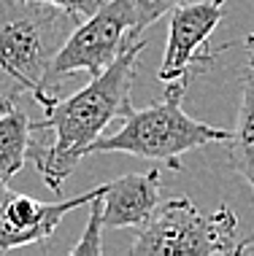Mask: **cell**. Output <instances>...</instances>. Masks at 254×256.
<instances>
[{"label":"cell","mask_w":254,"mask_h":256,"mask_svg":"<svg viewBox=\"0 0 254 256\" xmlns=\"http://www.w3.org/2000/svg\"><path fill=\"white\" fill-rule=\"evenodd\" d=\"M146 40L135 38L127 44L103 73L92 76L71 98L54 100L46 106V116L33 122V140L27 156L33 159L44 184L60 192L65 178L79 168L98 138L114 119H125L133 110V81L138 73L141 52Z\"/></svg>","instance_id":"6da1fadb"},{"label":"cell","mask_w":254,"mask_h":256,"mask_svg":"<svg viewBox=\"0 0 254 256\" xmlns=\"http://www.w3.org/2000/svg\"><path fill=\"white\" fill-rule=\"evenodd\" d=\"M79 24L73 14L38 0H0V100L30 94L44 106V78L54 54Z\"/></svg>","instance_id":"7a4b0ae2"},{"label":"cell","mask_w":254,"mask_h":256,"mask_svg":"<svg viewBox=\"0 0 254 256\" xmlns=\"http://www.w3.org/2000/svg\"><path fill=\"white\" fill-rule=\"evenodd\" d=\"M192 76L168 81L162 100L146 108H133L122 119V127L111 135H100L89 146V154H130L138 159L162 162L170 170H181V154L211 143H227L230 130L211 127L192 119L181 108Z\"/></svg>","instance_id":"3957f363"},{"label":"cell","mask_w":254,"mask_h":256,"mask_svg":"<svg viewBox=\"0 0 254 256\" xmlns=\"http://www.w3.org/2000/svg\"><path fill=\"white\" fill-rule=\"evenodd\" d=\"M238 216L230 208L200 210L189 197H173L157 205L143 226H138L133 256H168V254H238Z\"/></svg>","instance_id":"277c9868"},{"label":"cell","mask_w":254,"mask_h":256,"mask_svg":"<svg viewBox=\"0 0 254 256\" xmlns=\"http://www.w3.org/2000/svg\"><path fill=\"white\" fill-rule=\"evenodd\" d=\"M135 24V11L130 0H103L98 11L71 30L60 52L54 54L52 68L44 78V106L57 100L60 84L73 73H103L122 54L127 44H133L130 32Z\"/></svg>","instance_id":"5b68a950"},{"label":"cell","mask_w":254,"mask_h":256,"mask_svg":"<svg viewBox=\"0 0 254 256\" xmlns=\"http://www.w3.org/2000/svg\"><path fill=\"white\" fill-rule=\"evenodd\" d=\"M227 0H187L170 11L168 44L157 78L162 84L181 76H195L216 60L219 52H208V38L224 19Z\"/></svg>","instance_id":"8992f818"},{"label":"cell","mask_w":254,"mask_h":256,"mask_svg":"<svg viewBox=\"0 0 254 256\" xmlns=\"http://www.w3.org/2000/svg\"><path fill=\"white\" fill-rule=\"evenodd\" d=\"M100 192L103 186L89 189L73 200L41 202L36 197H27L9 189V184L0 181V251L6 254V251H14V248H25L52 238L65 213L76 210L81 205H92V200Z\"/></svg>","instance_id":"52a82bcc"},{"label":"cell","mask_w":254,"mask_h":256,"mask_svg":"<svg viewBox=\"0 0 254 256\" xmlns=\"http://www.w3.org/2000/svg\"><path fill=\"white\" fill-rule=\"evenodd\" d=\"M98 200L103 226H108V230L135 226L138 230L160 205V170L130 172L111 184H103Z\"/></svg>","instance_id":"ba28073f"},{"label":"cell","mask_w":254,"mask_h":256,"mask_svg":"<svg viewBox=\"0 0 254 256\" xmlns=\"http://www.w3.org/2000/svg\"><path fill=\"white\" fill-rule=\"evenodd\" d=\"M243 46L249 49L243 65V84H241V106L235 116V130H230V170L238 172L254 192V36L243 38Z\"/></svg>","instance_id":"9c48e42d"},{"label":"cell","mask_w":254,"mask_h":256,"mask_svg":"<svg viewBox=\"0 0 254 256\" xmlns=\"http://www.w3.org/2000/svg\"><path fill=\"white\" fill-rule=\"evenodd\" d=\"M33 140V122L22 108L9 106L0 110V181L9 184L25 168Z\"/></svg>","instance_id":"30bf717a"},{"label":"cell","mask_w":254,"mask_h":256,"mask_svg":"<svg viewBox=\"0 0 254 256\" xmlns=\"http://www.w3.org/2000/svg\"><path fill=\"white\" fill-rule=\"evenodd\" d=\"M187 3V0H130V6H133L135 11V24H133V32H130V38H141V32L146 30V27H152L160 16H165L176 8V6Z\"/></svg>","instance_id":"8fae6325"},{"label":"cell","mask_w":254,"mask_h":256,"mask_svg":"<svg viewBox=\"0 0 254 256\" xmlns=\"http://www.w3.org/2000/svg\"><path fill=\"white\" fill-rule=\"evenodd\" d=\"M100 197V194H98ZM92 200V213H89V224L81 240L71 248V256H100L103 243H100V230H103V216H100V200Z\"/></svg>","instance_id":"7c38bea8"},{"label":"cell","mask_w":254,"mask_h":256,"mask_svg":"<svg viewBox=\"0 0 254 256\" xmlns=\"http://www.w3.org/2000/svg\"><path fill=\"white\" fill-rule=\"evenodd\" d=\"M38 3H49V6H57V8H63L68 14H73V16L79 19H87L89 14L98 11V6L103 3V0H38Z\"/></svg>","instance_id":"4fadbf2b"},{"label":"cell","mask_w":254,"mask_h":256,"mask_svg":"<svg viewBox=\"0 0 254 256\" xmlns=\"http://www.w3.org/2000/svg\"><path fill=\"white\" fill-rule=\"evenodd\" d=\"M238 254H254V240H246V243L238 246Z\"/></svg>","instance_id":"5bb4252c"},{"label":"cell","mask_w":254,"mask_h":256,"mask_svg":"<svg viewBox=\"0 0 254 256\" xmlns=\"http://www.w3.org/2000/svg\"><path fill=\"white\" fill-rule=\"evenodd\" d=\"M3 108H9V106H6V102H3V100H0V110H3Z\"/></svg>","instance_id":"9a60e30c"}]
</instances>
